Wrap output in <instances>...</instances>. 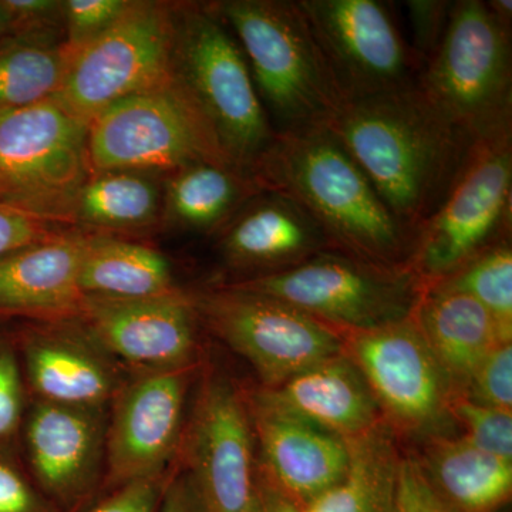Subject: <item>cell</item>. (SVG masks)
<instances>
[{
    "instance_id": "obj_1",
    "label": "cell",
    "mask_w": 512,
    "mask_h": 512,
    "mask_svg": "<svg viewBox=\"0 0 512 512\" xmlns=\"http://www.w3.org/2000/svg\"><path fill=\"white\" fill-rule=\"evenodd\" d=\"M326 128L414 238L446 200L476 146L419 83L345 101Z\"/></svg>"
},
{
    "instance_id": "obj_2",
    "label": "cell",
    "mask_w": 512,
    "mask_h": 512,
    "mask_svg": "<svg viewBox=\"0 0 512 512\" xmlns=\"http://www.w3.org/2000/svg\"><path fill=\"white\" fill-rule=\"evenodd\" d=\"M252 174L316 221L333 251L409 266L414 234L386 207L362 168L326 127L275 134Z\"/></svg>"
},
{
    "instance_id": "obj_3",
    "label": "cell",
    "mask_w": 512,
    "mask_h": 512,
    "mask_svg": "<svg viewBox=\"0 0 512 512\" xmlns=\"http://www.w3.org/2000/svg\"><path fill=\"white\" fill-rule=\"evenodd\" d=\"M237 39L275 134L326 127L345 104L298 0L212 3Z\"/></svg>"
},
{
    "instance_id": "obj_4",
    "label": "cell",
    "mask_w": 512,
    "mask_h": 512,
    "mask_svg": "<svg viewBox=\"0 0 512 512\" xmlns=\"http://www.w3.org/2000/svg\"><path fill=\"white\" fill-rule=\"evenodd\" d=\"M173 74L225 161L252 174L275 131L244 52L212 3L174 5Z\"/></svg>"
},
{
    "instance_id": "obj_5",
    "label": "cell",
    "mask_w": 512,
    "mask_h": 512,
    "mask_svg": "<svg viewBox=\"0 0 512 512\" xmlns=\"http://www.w3.org/2000/svg\"><path fill=\"white\" fill-rule=\"evenodd\" d=\"M511 29L483 0H458L420 89L474 143L512 134Z\"/></svg>"
},
{
    "instance_id": "obj_6",
    "label": "cell",
    "mask_w": 512,
    "mask_h": 512,
    "mask_svg": "<svg viewBox=\"0 0 512 512\" xmlns=\"http://www.w3.org/2000/svg\"><path fill=\"white\" fill-rule=\"evenodd\" d=\"M224 285L289 303L336 330H366L402 322L416 311L424 282L409 266H384L323 251L276 274Z\"/></svg>"
},
{
    "instance_id": "obj_7",
    "label": "cell",
    "mask_w": 512,
    "mask_h": 512,
    "mask_svg": "<svg viewBox=\"0 0 512 512\" xmlns=\"http://www.w3.org/2000/svg\"><path fill=\"white\" fill-rule=\"evenodd\" d=\"M90 174L141 171L167 175L187 165H229L183 86L165 82L107 107L89 124Z\"/></svg>"
},
{
    "instance_id": "obj_8",
    "label": "cell",
    "mask_w": 512,
    "mask_h": 512,
    "mask_svg": "<svg viewBox=\"0 0 512 512\" xmlns=\"http://www.w3.org/2000/svg\"><path fill=\"white\" fill-rule=\"evenodd\" d=\"M89 124L59 100L0 113V201L69 224L89 178Z\"/></svg>"
},
{
    "instance_id": "obj_9",
    "label": "cell",
    "mask_w": 512,
    "mask_h": 512,
    "mask_svg": "<svg viewBox=\"0 0 512 512\" xmlns=\"http://www.w3.org/2000/svg\"><path fill=\"white\" fill-rule=\"evenodd\" d=\"M512 134L477 143L439 210L414 238L409 268L424 285L511 238Z\"/></svg>"
},
{
    "instance_id": "obj_10",
    "label": "cell",
    "mask_w": 512,
    "mask_h": 512,
    "mask_svg": "<svg viewBox=\"0 0 512 512\" xmlns=\"http://www.w3.org/2000/svg\"><path fill=\"white\" fill-rule=\"evenodd\" d=\"M190 406L175 463L202 512H255L258 457L244 389L207 369Z\"/></svg>"
},
{
    "instance_id": "obj_11",
    "label": "cell",
    "mask_w": 512,
    "mask_h": 512,
    "mask_svg": "<svg viewBox=\"0 0 512 512\" xmlns=\"http://www.w3.org/2000/svg\"><path fill=\"white\" fill-rule=\"evenodd\" d=\"M174 5L131 2L103 35L70 57L55 99L87 124L111 104L173 74Z\"/></svg>"
},
{
    "instance_id": "obj_12",
    "label": "cell",
    "mask_w": 512,
    "mask_h": 512,
    "mask_svg": "<svg viewBox=\"0 0 512 512\" xmlns=\"http://www.w3.org/2000/svg\"><path fill=\"white\" fill-rule=\"evenodd\" d=\"M192 298L201 325L247 360L261 387L343 352L338 330L271 296L222 284Z\"/></svg>"
},
{
    "instance_id": "obj_13",
    "label": "cell",
    "mask_w": 512,
    "mask_h": 512,
    "mask_svg": "<svg viewBox=\"0 0 512 512\" xmlns=\"http://www.w3.org/2000/svg\"><path fill=\"white\" fill-rule=\"evenodd\" d=\"M343 353L363 376L384 423L427 440L443 436L456 396L413 315L366 330H338Z\"/></svg>"
},
{
    "instance_id": "obj_14",
    "label": "cell",
    "mask_w": 512,
    "mask_h": 512,
    "mask_svg": "<svg viewBox=\"0 0 512 512\" xmlns=\"http://www.w3.org/2000/svg\"><path fill=\"white\" fill-rule=\"evenodd\" d=\"M345 101L419 82L426 62L377 0H298Z\"/></svg>"
},
{
    "instance_id": "obj_15",
    "label": "cell",
    "mask_w": 512,
    "mask_h": 512,
    "mask_svg": "<svg viewBox=\"0 0 512 512\" xmlns=\"http://www.w3.org/2000/svg\"><path fill=\"white\" fill-rule=\"evenodd\" d=\"M198 372L200 365L128 377L110 406L100 497L170 473L183 444Z\"/></svg>"
},
{
    "instance_id": "obj_16",
    "label": "cell",
    "mask_w": 512,
    "mask_h": 512,
    "mask_svg": "<svg viewBox=\"0 0 512 512\" xmlns=\"http://www.w3.org/2000/svg\"><path fill=\"white\" fill-rule=\"evenodd\" d=\"M110 407L29 400L20 457L59 512H83L100 497L106 471Z\"/></svg>"
},
{
    "instance_id": "obj_17",
    "label": "cell",
    "mask_w": 512,
    "mask_h": 512,
    "mask_svg": "<svg viewBox=\"0 0 512 512\" xmlns=\"http://www.w3.org/2000/svg\"><path fill=\"white\" fill-rule=\"evenodd\" d=\"M77 319L131 375L200 365V318L191 293L141 299L86 296Z\"/></svg>"
},
{
    "instance_id": "obj_18",
    "label": "cell",
    "mask_w": 512,
    "mask_h": 512,
    "mask_svg": "<svg viewBox=\"0 0 512 512\" xmlns=\"http://www.w3.org/2000/svg\"><path fill=\"white\" fill-rule=\"evenodd\" d=\"M30 400L110 407L131 373L77 318L12 325Z\"/></svg>"
},
{
    "instance_id": "obj_19",
    "label": "cell",
    "mask_w": 512,
    "mask_h": 512,
    "mask_svg": "<svg viewBox=\"0 0 512 512\" xmlns=\"http://www.w3.org/2000/svg\"><path fill=\"white\" fill-rule=\"evenodd\" d=\"M258 467L269 480L303 505L338 483L349 464L346 440L245 390Z\"/></svg>"
},
{
    "instance_id": "obj_20",
    "label": "cell",
    "mask_w": 512,
    "mask_h": 512,
    "mask_svg": "<svg viewBox=\"0 0 512 512\" xmlns=\"http://www.w3.org/2000/svg\"><path fill=\"white\" fill-rule=\"evenodd\" d=\"M217 235L225 264L244 274L235 281L286 271L333 251L323 229L301 205L271 190L252 197Z\"/></svg>"
},
{
    "instance_id": "obj_21",
    "label": "cell",
    "mask_w": 512,
    "mask_h": 512,
    "mask_svg": "<svg viewBox=\"0 0 512 512\" xmlns=\"http://www.w3.org/2000/svg\"><path fill=\"white\" fill-rule=\"evenodd\" d=\"M90 232L70 229L0 258V320L77 318L80 269Z\"/></svg>"
},
{
    "instance_id": "obj_22",
    "label": "cell",
    "mask_w": 512,
    "mask_h": 512,
    "mask_svg": "<svg viewBox=\"0 0 512 512\" xmlns=\"http://www.w3.org/2000/svg\"><path fill=\"white\" fill-rule=\"evenodd\" d=\"M255 390L266 402L343 440L362 436L384 421L365 379L343 352L278 386Z\"/></svg>"
},
{
    "instance_id": "obj_23",
    "label": "cell",
    "mask_w": 512,
    "mask_h": 512,
    "mask_svg": "<svg viewBox=\"0 0 512 512\" xmlns=\"http://www.w3.org/2000/svg\"><path fill=\"white\" fill-rule=\"evenodd\" d=\"M413 318L456 396L495 346L512 342L476 299L436 284L424 286Z\"/></svg>"
},
{
    "instance_id": "obj_24",
    "label": "cell",
    "mask_w": 512,
    "mask_h": 512,
    "mask_svg": "<svg viewBox=\"0 0 512 512\" xmlns=\"http://www.w3.org/2000/svg\"><path fill=\"white\" fill-rule=\"evenodd\" d=\"M417 460L453 512H497L511 500L512 461L480 450L463 437H433Z\"/></svg>"
},
{
    "instance_id": "obj_25",
    "label": "cell",
    "mask_w": 512,
    "mask_h": 512,
    "mask_svg": "<svg viewBox=\"0 0 512 512\" xmlns=\"http://www.w3.org/2000/svg\"><path fill=\"white\" fill-rule=\"evenodd\" d=\"M261 191L254 174L231 165H187L165 177L163 221L181 231L217 234Z\"/></svg>"
},
{
    "instance_id": "obj_26",
    "label": "cell",
    "mask_w": 512,
    "mask_h": 512,
    "mask_svg": "<svg viewBox=\"0 0 512 512\" xmlns=\"http://www.w3.org/2000/svg\"><path fill=\"white\" fill-rule=\"evenodd\" d=\"M164 180L141 171L92 173L74 198L69 224L100 235L148 231L163 222Z\"/></svg>"
},
{
    "instance_id": "obj_27",
    "label": "cell",
    "mask_w": 512,
    "mask_h": 512,
    "mask_svg": "<svg viewBox=\"0 0 512 512\" xmlns=\"http://www.w3.org/2000/svg\"><path fill=\"white\" fill-rule=\"evenodd\" d=\"M349 464L338 483L299 505L302 512H394L400 460L386 423L346 440Z\"/></svg>"
},
{
    "instance_id": "obj_28",
    "label": "cell",
    "mask_w": 512,
    "mask_h": 512,
    "mask_svg": "<svg viewBox=\"0 0 512 512\" xmlns=\"http://www.w3.org/2000/svg\"><path fill=\"white\" fill-rule=\"evenodd\" d=\"M79 282L84 296L97 298H153L178 291L167 256L114 235H90Z\"/></svg>"
},
{
    "instance_id": "obj_29",
    "label": "cell",
    "mask_w": 512,
    "mask_h": 512,
    "mask_svg": "<svg viewBox=\"0 0 512 512\" xmlns=\"http://www.w3.org/2000/svg\"><path fill=\"white\" fill-rule=\"evenodd\" d=\"M69 50L57 33H9L0 39V113L53 99L62 89Z\"/></svg>"
},
{
    "instance_id": "obj_30",
    "label": "cell",
    "mask_w": 512,
    "mask_h": 512,
    "mask_svg": "<svg viewBox=\"0 0 512 512\" xmlns=\"http://www.w3.org/2000/svg\"><path fill=\"white\" fill-rule=\"evenodd\" d=\"M467 293L493 316L505 338L512 339V248L510 238L485 249L447 278L433 282ZM430 285V284H429Z\"/></svg>"
},
{
    "instance_id": "obj_31",
    "label": "cell",
    "mask_w": 512,
    "mask_h": 512,
    "mask_svg": "<svg viewBox=\"0 0 512 512\" xmlns=\"http://www.w3.org/2000/svg\"><path fill=\"white\" fill-rule=\"evenodd\" d=\"M12 325L0 322V451L19 453L20 429L29 404Z\"/></svg>"
},
{
    "instance_id": "obj_32",
    "label": "cell",
    "mask_w": 512,
    "mask_h": 512,
    "mask_svg": "<svg viewBox=\"0 0 512 512\" xmlns=\"http://www.w3.org/2000/svg\"><path fill=\"white\" fill-rule=\"evenodd\" d=\"M451 420L464 430L463 439L480 450L512 461V412L494 409L457 394L450 403Z\"/></svg>"
},
{
    "instance_id": "obj_33",
    "label": "cell",
    "mask_w": 512,
    "mask_h": 512,
    "mask_svg": "<svg viewBox=\"0 0 512 512\" xmlns=\"http://www.w3.org/2000/svg\"><path fill=\"white\" fill-rule=\"evenodd\" d=\"M131 0H66L64 45L70 55L103 35L130 8Z\"/></svg>"
},
{
    "instance_id": "obj_34",
    "label": "cell",
    "mask_w": 512,
    "mask_h": 512,
    "mask_svg": "<svg viewBox=\"0 0 512 512\" xmlns=\"http://www.w3.org/2000/svg\"><path fill=\"white\" fill-rule=\"evenodd\" d=\"M461 394L484 406L512 412V342L495 346L478 363Z\"/></svg>"
},
{
    "instance_id": "obj_35",
    "label": "cell",
    "mask_w": 512,
    "mask_h": 512,
    "mask_svg": "<svg viewBox=\"0 0 512 512\" xmlns=\"http://www.w3.org/2000/svg\"><path fill=\"white\" fill-rule=\"evenodd\" d=\"M0 512H59L37 488L19 453L0 451Z\"/></svg>"
},
{
    "instance_id": "obj_36",
    "label": "cell",
    "mask_w": 512,
    "mask_h": 512,
    "mask_svg": "<svg viewBox=\"0 0 512 512\" xmlns=\"http://www.w3.org/2000/svg\"><path fill=\"white\" fill-rule=\"evenodd\" d=\"M454 2L446 0H410L406 2L409 9L410 23L413 30V49L417 55L429 62L446 35L450 23Z\"/></svg>"
},
{
    "instance_id": "obj_37",
    "label": "cell",
    "mask_w": 512,
    "mask_h": 512,
    "mask_svg": "<svg viewBox=\"0 0 512 512\" xmlns=\"http://www.w3.org/2000/svg\"><path fill=\"white\" fill-rule=\"evenodd\" d=\"M60 231L57 222L0 201V258Z\"/></svg>"
},
{
    "instance_id": "obj_38",
    "label": "cell",
    "mask_w": 512,
    "mask_h": 512,
    "mask_svg": "<svg viewBox=\"0 0 512 512\" xmlns=\"http://www.w3.org/2000/svg\"><path fill=\"white\" fill-rule=\"evenodd\" d=\"M168 474L114 488L83 512H160Z\"/></svg>"
},
{
    "instance_id": "obj_39",
    "label": "cell",
    "mask_w": 512,
    "mask_h": 512,
    "mask_svg": "<svg viewBox=\"0 0 512 512\" xmlns=\"http://www.w3.org/2000/svg\"><path fill=\"white\" fill-rule=\"evenodd\" d=\"M394 512H453L431 487L416 456H402Z\"/></svg>"
},
{
    "instance_id": "obj_40",
    "label": "cell",
    "mask_w": 512,
    "mask_h": 512,
    "mask_svg": "<svg viewBox=\"0 0 512 512\" xmlns=\"http://www.w3.org/2000/svg\"><path fill=\"white\" fill-rule=\"evenodd\" d=\"M9 16V33H57L64 28L59 0H0Z\"/></svg>"
},
{
    "instance_id": "obj_41",
    "label": "cell",
    "mask_w": 512,
    "mask_h": 512,
    "mask_svg": "<svg viewBox=\"0 0 512 512\" xmlns=\"http://www.w3.org/2000/svg\"><path fill=\"white\" fill-rule=\"evenodd\" d=\"M160 512H202L188 477L177 463L168 474Z\"/></svg>"
},
{
    "instance_id": "obj_42",
    "label": "cell",
    "mask_w": 512,
    "mask_h": 512,
    "mask_svg": "<svg viewBox=\"0 0 512 512\" xmlns=\"http://www.w3.org/2000/svg\"><path fill=\"white\" fill-rule=\"evenodd\" d=\"M255 512H302L299 504L282 493L258 467Z\"/></svg>"
},
{
    "instance_id": "obj_43",
    "label": "cell",
    "mask_w": 512,
    "mask_h": 512,
    "mask_svg": "<svg viewBox=\"0 0 512 512\" xmlns=\"http://www.w3.org/2000/svg\"><path fill=\"white\" fill-rule=\"evenodd\" d=\"M487 3L488 9L493 13L495 19L507 29L512 28V2L511 0H490ZM512 30V29H511Z\"/></svg>"
},
{
    "instance_id": "obj_44",
    "label": "cell",
    "mask_w": 512,
    "mask_h": 512,
    "mask_svg": "<svg viewBox=\"0 0 512 512\" xmlns=\"http://www.w3.org/2000/svg\"><path fill=\"white\" fill-rule=\"evenodd\" d=\"M6 35H9V16L0 2V39Z\"/></svg>"
}]
</instances>
